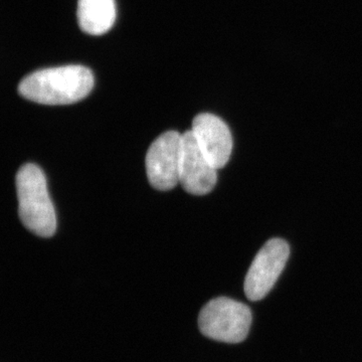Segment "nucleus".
Returning a JSON list of instances; mask_svg holds the SVG:
<instances>
[{
    "label": "nucleus",
    "mask_w": 362,
    "mask_h": 362,
    "mask_svg": "<svg viewBox=\"0 0 362 362\" xmlns=\"http://www.w3.org/2000/svg\"><path fill=\"white\" fill-rule=\"evenodd\" d=\"M94 87V76L84 66L70 65L44 69L26 76L18 93L26 100L49 106L77 103Z\"/></svg>",
    "instance_id": "1"
},
{
    "label": "nucleus",
    "mask_w": 362,
    "mask_h": 362,
    "mask_svg": "<svg viewBox=\"0 0 362 362\" xmlns=\"http://www.w3.org/2000/svg\"><path fill=\"white\" fill-rule=\"evenodd\" d=\"M289 255V246L284 240L272 239L264 245L245 279L247 299L259 301L269 294L284 270Z\"/></svg>",
    "instance_id": "4"
},
{
    "label": "nucleus",
    "mask_w": 362,
    "mask_h": 362,
    "mask_svg": "<svg viewBox=\"0 0 362 362\" xmlns=\"http://www.w3.org/2000/svg\"><path fill=\"white\" fill-rule=\"evenodd\" d=\"M16 182L21 223L39 237H52L57 228L56 211L42 169L35 164H25L18 170Z\"/></svg>",
    "instance_id": "2"
},
{
    "label": "nucleus",
    "mask_w": 362,
    "mask_h": 362,
    "mask_svg": "<svg viewBox=\"0 0 362 362\" xmlns=\"http://www.w3.org/2000/svg\"><path fill=\"white\" fill-rule=\"evenodd\" d=\"M216 170L197 144L192 130L183 133L180 175L183 189L194 195L209 194L218 180Z\"/></svg>",
    "instance_id": "6"
},
{
    "label": "nucleus",
    "mask_w": 362,
    "mask_h": 362,
    "mask_svg": "<svg viewBox=\"0 0 362 362\" xmlns=\"http://www.w3.org/2000/svg\"><path fill=\"white\" fill-rule=\"evenodd\" d=\"M192 134L204 156L216 169L226 165L233 151V137L230 128L220 118L202 113L192 121Z\"/></svg>",
    "instance_id": "7"
},
{
    "label": "nucleus",
    "mask_w": 362,
    "mask_h": 362,
    "mask_svg": "<svg viewBox=\"0 0 362 362\" xmlns=\"http://www.w3.org/2000/svg\"><path fill=\"white\" fill-rule=\"evenodd\" d=\"M182 134L168 131L150 145L146 154V171L152 187L173 189L180 183Z\"/></svg>",
    "instance_id": "5"
},
{
    "label": "nucleus",
    "mask_w": 362,
    "mask_h": 362,
    "mask_svg": "<svg viewBox=\"0 0 362 362\" xmlns=\"http://www.w3.org/2000/svg\"><path fill=\"white\" fill-rule=\"evenodd\" d=\"M251 324V309L246 304L226 297L211 300L199 316V327L202 334L220 342L244 341Z\"/></svg>",
    "instance_id": "3"
},
{
    "label": "nucleus",
    "mask_w": 362,
    "mask_h": 362,
    "mask_svg": "<svg viewBox=\"0 0 362 362\" xmlns=\"http://www.w3.org/2000/svg\"><path fill=\"white\" fill-rule=\"evenodd\" d=\"M77 18L83 32L90 35H104L115 23V0H78Z\"/></svg>",
    "instance_id": "8"
}]
</instances>
